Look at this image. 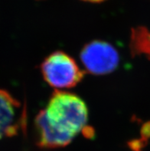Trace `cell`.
Masks as SVG:
<instances>
[{
	"label": "cell",
	"mask_w": 150,
	"mask_h": 151,
	"mask_svg": "<svg viewBox=\"0 0 150 151\" xmlns=\"http://www.w3.org/2000/svg\"><path fill=\"white\" fill-rule=\"evenodd\" d=\"M84 1H87V2H100L104 1V0H84Z\"/></svg>",
	"instance_id": "cell-6"
},
{
	"label": "cell",
	"mask_w": 150,
	"mask_h": 151,
	"mask_svg": "<svg viewBox=\"0 0 150 151\" xmlns=\"http://www.w3.org/2000/svg\"><path fill=\"white\" fill-rule=\"evenodd\" d=\"M41 71L46 82L56 89L75 87L84 75L74 58L60 51L46 58L41 65Z\"/></svg>",
	"instance_id": "cell-2"
},
{
	"label": "cell",
	"mask_w": 150,
	"mask_h": 151,
	"mask_svg": "<svg viewBox=\"0 0 150 151\" xmlns=\"http://www.w3.org/2000/svg\"><path fill=\"white\" fill-rule=\"evenodd\" d=\"M132 55H145L150 59V32L144 27L132 30L130 42Z\"/></svg>",
	"instance_id": "cell-5"
},
{
	"label": "cell",
	"mask_w": 150,
	"mask_h": 151,
	"mask_svg": "<svg viewBox=\"0 0 150 151\" xmlns=\"http://www.w3.org/2000/svg\"><path fill=\"white\" fill-rule=\"evenodd\" d=\"M44 112L46 121L61 140L63 147L87 128L88 107L76 94L57 91L50 98Z\"/></svg>",
	"instance_id": "cell-1"
},
{
	"label": "cell",
	"mask_w": 150,
	"mask_h": 151,
	"mask_svg": "<svg viewBox=\"0 0 150 151\" xmlns=\"http://www.w3.org/2000/svg\"><path fill=\"white\" fill-rule=\"evenodd\" d=\"M21 104L8 91L0 89V140L13 136L22 124Z\"/></svg>",
	"instance_id": "cell-4"
},
{
	"label": "cell",
	"mask_w": 150,
	"mask_h": 151,
	"mask_svg": "<svg viewBox=\"0 0 150 151\" xmlns=\"http://www.w3.org/2000/svg\"><path fill=\"white\" fill-rule=\"evenodd\" d=\"M80 59L88 72L103 75L115 71L120 61L116 49L103 41H93L84 46L80 52Z\"/></svg>",
	"instance_id": "cell-3"
}]
</instances>
